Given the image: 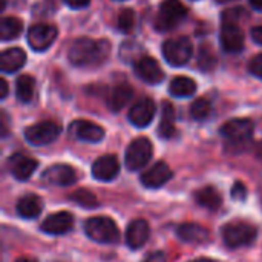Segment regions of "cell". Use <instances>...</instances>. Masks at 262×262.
I'll list each match as a JSON object with an SVG mask.
<instances>
[{"label": "cell", "mask_w": 262, "mask_h": 262, "mask_svg": "<svg viewBox=\"0 0 262 262\" xmlns=\"http://www.w3.org/2000/svg\"><path fill=\"white\" fill-rule=\"evenodd\" d=\"M111 52V43L107 40H92L88 37L77 38L69 48L68 57L74 66H97L103 63Z\"/></svg>", "instance_id": "6da1fadb"}, {"label": "cell", "mask_w": 262, "mask_h": 262, "mask_svg": "<svg viewBox=\"0 0 262 262\" xmlns=\"http://www.w3.org/2000/svg\"><path fill=\"white\" fill-rule=\"evenodd\" d=\"M84 233L98 244H115L120 241L117 224L106 216H94L84 223Z\"/></svg>", "instance_id": "7a4b0ae2"}, {"label": "cell", "mask_w": 262, "mask_h": 262, "mask_svg": "<svg viewBox=\"0 0 262 262\" xmlns=\"http://www.w3.org/2000/svg\"><path fill=\"white\" fill-rule=\"evenodd\" d=\"M223 241L229 249H239L255 241L258 230L253 224L246 221H232L223 227Z\"/></svg>", "instance_id": "3957f363"}, {"label": "cell", "mask_w": 262, "mask_h": 262, "mask_svg": "<svg viewBox=\"0 0 262 262\" xmlns=\"http://www.w3.org/2000/svg\"><path fill=\"white\" fill-rule=\"evenodd\" d=\"M193 54L192 41L187 37H175L169 38L163 45V55L166 61L172 66H184L189 63L190 57Z\"/></svg>", "instance_id": "277c9868"}, {"label": "cell", "mask_w": 262, "mask_h": 262, "mask_svg": "<svg viewBox=\"0 0 262 262\" xmlns=\"http://www.w3.org/2000/svg\"><path fill=\"white\" fill-rule=\"evenodd\" d=\"M154 146L149 138L138 137L135 138L126 149L124 154V164L129 170H138L144 167L152 158Z\"/></svg>", "instance_id": "5b68a950"}, {"label": "cell", "mask_w": 262, "mask_h": 262, "mask_svg": "<svg viewBox=\"0 0 262 262\" xmlns=\"http://www.w3.org/2000/svg\"><path fill=\"white\" fill-rule=\"evenodd\" d=\"M186 15L187 9L180 0H164L157 15L155 28L158 31H169L175 28Z\"/></svg>", "instance_id": "8992f818"}, {"label": "cell", "mask_w": 262, "mask_h": 262, "mask_svg": "<svg viewBox=\"0 0 262 262\" xmlns=\"http://www.w3.org/2000/svg\"><path fill=\"white\" fill-rule=\"evenodd\" d=\"M61 129L54 121H40L37 124H32L26 127L25 138L32 146H45L52 141H55L60 135Z\"/></svg>", "instance_id": "52a82bcc"}, {"label": "cell", "mask_w": 262, "mask_h": 262, "mask_svg": "<svg viewBox=\"0 0 262 262\" xmlns=\"http://www.w3.org/2000/svg\"><path fill=\"white\" fill-rule=\"evenodd\" d=\"M57 38V28L51 23H37L32 25L28 31V43L29 46L37 51H46Z\"/></svg>", "instance_id": "ba28073f"}, {"label": "cell", "mask_w": 262, "mask_h": 262, "mask_svg": "<svg viewBox=\"0 0 262 262\" xmlns=\"http://www.w3.org/2000/svg\"><path fill=\"white\" fill-rule=\"evenodd\" d=\"M253 123L247 118H235L223 124L221 135L230 143H246L253 135Z\"/></svg>", "instance_id": "9c48e42d"}, {"label": "cell", "mask_w": 262, "mask_h": 262, "mask_svg": "<svg viewBox=\"0 0 262 262\" xmlns=\"http://www.w3.org/2000/svg\"><path fill=\"white\" fill-rule=\"evenodd\" d=\"M221 46L226 52H241L244 48V34L236 21L223 20L221 28Z\"/></svg>", "instance_id": "30bf717a"}, {"label": "cell", "mask_w": 262, "mask_h": 262, "mask_svg": "<svg viewBox=\"0 0 262 262\" xmlns=\"http://www.w3.org/2000/svg\"><path fill=\"white\" fill-rule=\"evenodd\" d=\"M172 169L164 161H158L141 175V183L147 189H160L164 184H167L172 180Z\"/></svg>", "instance_id": "8fae6325"}, {"label": "cell", "mask_w": 262, "mask_h": 262, "mask_svg": "<svg viewBox=\"0 0 262 262\" xmlns=\"http://www.w3.org/2000/svg\"><path fill=\"white\" fill-rule=\"evenodd\" d=\"M71 135H74L77 140L88 141V143H98L104 137V130L101 126L88 121V120H75L69 126Z\"/></svg>", "instance_id": "7c38bea8"}, {"label": "cell", "mask_w": 262, "mask_h": 262, "mask_svg": "<svg viewBox=\"0 0 262 262\" xmlns=\"http://www.w3.org/2000/svg\"><path fill=\"white\" fill-rule=\"evenodd\" d=\"M134 68H135L137 75L149 84H158L164 78V72L154 57L144 55V57L138 58V61L135 63Z\"/></svg>", "instance_id": "4fadbf2b"}, {"label": "cell", "mask_w": 262, "mask_h": 262, "mask_svg": "<svg viewBox=\"0 0 262 262\" xmlns=\"http://www.w3.org/2000/svg\"><path fill=\"white\" fill-rule=\"evenodd\" d=\"M155 112H157L155 103L150 98H141L129 111V121L135 127H147L152 123Z\"/></svg>", "instance_id": "5bb4252c"}, {"label": "cell", "mask_w": 262, "mask_h": 262, "mask_svg": "<svg viewBox=\"0 0 262 262\" xmlns=\"http://www.w3.org/2000/svg\"><path fill=\"white\" fill-rule=\"evenodd\" d=\"M72 226L74 216L69 212H55L41 223V232L52 236H60L68 233L72 229Z\"/></svg>", "instance_id": "9a60e30c"}, {"label": "cell", "mask_w": 262, "mask_h": 262, "mask_svg": "<svg viewBox=\"0 0 262 262\" xmlns=\"http://www.w3.org/2000/svg\"><path fill=\"white\" fill-rule=\"evenodd\" d=\"M43 180L52 186L68 187L77 181V173L68 164H55L43 172Z\"/></svg>", "instance_id": "2e32d148"}, {"label": "cell", "mask_w": 262, "mask_h": 262, "mask_svg": "<svg viewBox=\"0 0 262 262\" xmlns=\"http://www.w3.org/2000/svg\"><path fill=\"white\" fill-rule=\"evenodd\" d=\"M120 173V163L115 155L100 157L92 164V175L98 181H112Z\"/></svg>", "instance_id": "e0dca14e"}, {"label": "cell", "mask_w": 262, "mask_h": 262, "mask_svg": "<svg viewBox=\"0 0 262 262\" xmlns=\"http://www.w3.org/2000/svg\"><path fill=\"white\" fill-rule=\"evenodd\" d=\"M38 163L23 154H15L9 158V172L18 181H26L35 172Z\"/></svg>", "instance_id": "ac0fdd59"}, {"label": "cell", "mask_w": 262, "mask_h": 262, "mask_svg": "<svg viewBox=\"0 0 262 262\" xmlns=\"http://www.w3.org/2000/svg\"><path fill=\"white\" fill-rule=\"evenodd\" d=\"M177 235L181 241L190 244H204L210 241V230L201 224L186 223L177 227Z\"/></svg>", "instance_id": "d6986e66"}, {"label": "cell", "mask_w": 262, "mask_h": 262, "mask_svg": "<svg viewBox=\"0 0 262 262\" xmlns=\"http://www.w3.org/2000/svg\"><path fill=\"white\" fill-rule=\"evenodd\" d=\"M149 235H150L149 224L144 220H135V221H132L127 226V230H126V244L130 249H134V250L141 249L147 243Z\"/></svg>", "instance_id": "ffe728a7"}, {"label": "cell", "mask_w": 262, "mask_h": 262, "mask_svg": "<svg viewBox=\"0 0 262 262\" xmlns=\"http://www.w3.org/2000/svg\"><path fill=\"white\" fill-rule=\"evenodd\" d=\"M26 63V54L21 48H9L0 55V69L5 74H12L23 68Z\"/></svg>", "instance_id": "44dd1931"}, {"label": "cell", "mask_w": 262, "mask_h": 262, "mask_svg": "<svg viewBox=\"0 0 262 262\" xmlns=\"http://www.w3.org/2000/svg\"><path fill=\"white\" fill-rule=\"evenodd\" d=\"M17 213L25 218V220H34L37 218L41 210H43V203L40 200V196L37 195H25L18 200L17 206Z\"/></svg>", "instance_id": "7402d4cb"}, {"label": "cell", "mask_w": 262, "mask_h": 262, "mask_svg": "<svg viewBox=\"0 0 262 262\" xmlns=\"http://www.w3.org/2000/svg\"><path fill=\"white\" fill-rule=\"evenodd\" d=\"M195 201H196L198 206H201L204 209L218 210L221 207V204H223V196H221V193L215 187L207 186V187L200 189L195 193Z\"/></svg>", "instance_id": "603a6c76"}, {"label": "cell", "mask_w": 262, "mask_h": 262, "mask_svg": "<svg viewBox=\"0 0 262 262\" xmlns=\"http://www.w3.org/2000/svg\"><path fill=\"white\" fill-rule=\"evenodd\" d=\"M134 97V91L129 84H118L111 91L107 104L111 107V111L114 112H120Z\"/></svg>", "instance_id": "cb8c5ba5"}, {"label": "cell", "mask_w": 262, "mask_h": 262, "mask_svg": "<svg viewBox=\"0 0 262 262\" xmlns=\"http://www.w3.org/2000/svg\"><path fill=\"white\" fill-rule=\"evenodd\" d=\"M158 135L164 140H169L175 135V109L169 101L163 103L161 121L158 127Z\"/></svg>", "instance_id": "d4e9b609"}, {"label": "cell", "mask_w": 262, "mask_h": 262, "mask_svg": "<svg viewBox=\"0 0 262 262\" xmlns=\"http://www.w3.org/2000/svg\"><path fill=\"white\" fill-rule=\"evenodd\" d=\"M169 92L177 97V98H184V97H192L196 92V83L190 78V77H175L170 81L169 86Z\"/></svg>", "instance_id": "484cf974"}, {"label": "cell", "mask_w": 262, "mask_h": 262, "mask_svg": "<svg viewBox=\"0 0 262 262\" xmlns=\"http://www.w3.org/2000/svg\"><path fill=\"white\" fill-rule=\"evenodd\" d=\"M35 81L31 75H20L15 83V95L21 103H29L34 97Z\"/></svg>", "instance_id": "4316f807"}, {"label": "cell", "mask_w": 262, "mask_h": 262, "mask_svg": "<svg viewBox=\"0 0 262 262\" xmlns=\"http://www.w3.org/2000/svg\"><path fill=\"white\" fill-rule=\"evenodd\" d=\"M23 29L21 20L17 17H3L2 23H0V34H2V40L8 41L12 38H17L20 35Z\"/></svg>", "instance_id": "83f0119b"}, {"label": "cell", "mask_w": 262, "mask_h": 262, "mask_svg": "<svg viewBox=\"0 0 262 262\" xmlns=\"http://www.w3.org/2000/svg\"><path fill=\"white\" fill-rule=\"evenodd\" d=\"M210 114H212V103H210L207 98H204V97L196 98V100L192 103V106H190V115H192V118L196 120V121H204V120H207V118L210 117Z\"/></svg>", "instance_id": "f1b7e54d"}, {"label": "cell", "mask_w": 262, "mask_h": 262, "mask_svg": "<svg viewBox=\"0 0 262 262\" xmlns=\"http://www.w3.org/2000/svg\"><path fill=\"white\" fill-rule=\"evenodd\" d=\"M69 200H72L75 204L84 207V209H95L98 207V200L95 198V195L89 190L84 189H78L74 193L69 195Z\"/></svg>", "instance_id": "f546056e"}, {"label": "cell", "mask_w": 262, "mask_h": 262, "mask_svg": "<svg viewBox=\"0 0 262 262\" xmlns=\"http://www.w3.org/2000/svg\"><path fill=\"white\" fill-rule=\"evenodd\" d=\"M216 64V55L210 45H203L198 52V66L203 71H212Z\"/></svg>", "instance_id": "4dcf8cb0"}, {"label": "cell", "mask_w": 262, "mask_h": 262, "mask_svg": "<svg viewBox=\"0 0 262 262\" xmlns=\"http://www.w3.org/2000/svg\"><path fill=\"white\" fill-rule=\"evenodd\" d=\"M135 25V14L132 9L126 8V9H121L120 15H118V29L123 31V32H129L132 31Z\"/></svg>", "instance_id": "1f68e13d"}, {"label": "cell", "mask_w": 262, "mask_h": 262, "mask_svg": "<svg viewBox=\"0 0 262 262\" xmlns=\"http://www.w3.org/2000/svg\"><path fill=\"white\" fill-rule=\"evenodd\" d=\"M249 71H250L255 77H258V78H261L262 80V54L255 55V57L250 60V63H249Z\"/></svg>", "instance_id": "d6a6232c"}, {"label": "cell", "mask_w": 262, "mask_h": 262, "mask_svg": "<svg viewBox=\"0 0 262 262\" xmlns=\"http://www.w3.org/2000/svg\"><path fill=\"white\" fill-rule=\"evenodd\" d=\"M232 198L236 200V201H244L247 198V187L241 183V181H236L232 187Z\"/></svg>", "instance_id": "836d02e7"}, {"label": "cell", "mask_w": 262, "mask_h": 262, "mask_svg": "<svg viewBox=\"0 0 262 262\" xmlns=\"http://www.w3.org/2000/svg\"><path fill=\"white\" fill-rule=\"evenodd\" d=\"M143 262H167V259H166L164 253H161V252H154V253H150Z\"/></svg>", "instance_id": "e575fe53"}, {"label": "cell", "mask_w": 262, "mask_h": 262, "mask_svg": "<svg viewBox=\"0 0 262 262\" xmlns=\"http://www.w3.org/2000/svg\"><path fill=\"white\" fill-rule=\"evenodd\" d=\"M89 2H91V0H66L68 6H71V8H74V9L84 8V6L89 5Z\"/></svg>", "instance_id": "d590c367"}, {"label": "cell", "mask_w": 262, "mask_h": 262, "mask_svg": "<svg viewBox=\"0 0 262 262\" xmlns=\"http://www.w3.org/2000/svg\"><path fill=\"white\" fill-rule=\"evenodd\" d=\"M252 38L258 43V45H262V25L261 26H255L252 29Z\"/></svg>", "instance_id": "8d00e7d4"}, {"label": "cell", "mask_w": 262, "mask_h": 262, "mask_svg": "<svg viewBox=\"0 0 262 262\" xmlns=\"http://www.w3.org/2000/svg\"><path fill=\"white\" fill-rule=\"evenodd\" d=\"M0 88H2L0 98H6V95H8V83L5 80H0Z\"/></svg>", "instance_id": "74e56055"}, {"label": "cell", "mask_w": 262, "mask_h": 262, "mask_svg": "<svg viewBox=\"0 0 262 262\" xmlns=\"http://www.w3.org/2000/svg\"><path fill=\"white\" fill-rule=\"evenodd\" d=\"M250 3L255 9H262V0H250Z\"/></svg>", "instance_id": "f35d334b"}, {"label": "cell", "mask_w": 262, "mask_h": 262, "mask_svg": "<svg viewBox=\"0 0 262 262\" xmlns=\"http://www.w3.org/2000/svg\"><path fill=\"white\" fill-rule=\"evenodd\" d=\"M15 262H37V261H34V259H31V258H20V259H17Z\"/></svg>", "instance_id": "ab89813d"}, {"label": "cell", "mask_w": 262, "mask_h": 262, "mask_svg": "<svg viewBox=\"0 0 262 262\" xmlns=\"http://www.w3.org/2000/svg\"><path fill=\"white\" fill-rule=\"evenodd\" d=\"M192 262H213L212 259H206V258H201V259H196V261H192Z\"/></svg>", "instance_id": "60d3db41"}, {"label": "cell", "mask_w": 262, "mask_h": 262, "mask_svg": "<svg viewBox=\"0 0 262 262\" xmlns=\"http://www.w3.org/2000/svg\"><path fill=\"white\" fill-rule=\"evenodd\" d=\"M218 3H229V2H233V0H216Z\"/></svg>", "instance_id": "b9f144b4"}, {"label": "cell", "mask_w": 262, "mask_h": 262, "mask_svg": "<svg viewBox=\"0 0 262 262\" xmlns=\"http://www.w3.org/2000/svg\"><path fill=\"white\" fill-rule=\"evenodd\" d=\"M261 204H262V198H261Z\"/></svg>", "instance_id": "7bdbcfd3"}]
</instances>
